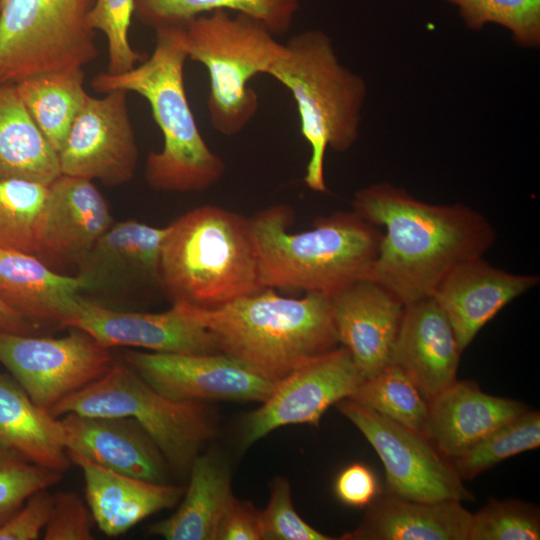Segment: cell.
I'll use <instances>...</instances> for the list:
<instances>
[{
    "instance_id": "1",
    "label": "cell",
    "mask_w": 540,
    "mask_h": 540,
    "mask_svg": "<svg viewBox=\"0 0 540 540\" xmlns=\"http://www.w3.org/2000/svg\"><path fill=\"white\" fill-rule=\"evenodd\" d=\"M353 212L385 228L369 278L404 305L431 297L458 264L482 257L495 243L493 225L463 203L432 204L390 182L359 189Z\"/></svg>"
},
{
    "instance_id": "2",
    "label": "cell",
    "mask_w": 540,
    "mask_h": 540,
    "mask_svg": "<svg viewBox=\"0 0 540 540\" xmlns=\"http://www.w3.org/2000/svg\"><path fill=\"white\" fill-rule=\"evenodd\" d=\"M187 305L219 353L273 384L339 343L323 294L287 298L264 288L217 307Z\"/></svg>"
},
{
    "instance_id": "3",
    "label": "cell",
    "mask_w": 540,
    "mask_h": 540,
    "mask_svg": "<svg viewBox=\"0 0 540 540\" xmlns=\"http://www.w3.org/2000/svg\"><path fill=\"white\" fill-rule=\"evenodd\" d=\"M184 35L185 27L157 28L147 60L124 73H99L91 81L97 92H134L149 103L163 136L162 149L150 152L145 164V179L157 191H205L222 179L226 169L202 137L187 100Z\"/></svg>"
},
{
    "instance_id": "4",
    "label": "cell",
    "mask_w": 540,
    "mask_h": 540,
    "mask_svg": "<svg viewBox=\"0 0 540 540\" xmlns=\"http://www.w3.org/2000/svg\"><path fill=\"white\" fill-rule=\"evenodd\" d=\"M292 210L269 206L248 219L263 288L332 296L368 279L383 232L356 213L336 212L290 233Z\"/></svg>"
},
{
    "instance_id": "5",
    "label": "cell",
    "mask_w": 540,
    "mask_h": 540,
    "mask_svg": "<svg viewBox=\"0 0 540 540\" xmlns=\"http://www.w3.org/2000/svg\"><path fill=\"white\" fill-rule=\"evenodd\" d=\"M167 228L159 286L172 303L212 308L264 289L248 219L202 205Z\"/></svg>"
},
{
    "instance_id": "6",
    "label": "cell",
    "mask_w": 540,
    "mask_h": 540,
    "mask_svg": "<svg viewBox=\"0 0 540 540\" xmlns=\"http://www.w3.org/2000/svg\"><path fill=\"white\" fill-rule=\"evenodd\" d=\"M267 75L288 89L297 105L300 131L311 150L306 186L327 192L326 151L347 152L357 142L366 81L340 62L331 38L320 29L299 32L283 43Z\"/></svg>"
},
{
    "instance_id": "7",
    "label": "cell",
    "mask_w": 540,
    "mask_h": 540,
    "mask_svg": "<svg viewBox=\"0 0 540 540\" xmlns=\"http://www.w3.org/2000/svg\"><path fill=\"white\" fill-rule=\"evenodd\" d=\"M263 23L247 15L216 10L185 26L184 46L208 71V111L212 127L224 136L242 132L258 111L259 100L248 84L266 74L283 43Z\"/></svg>"
},
{
    "instance_id": "8",
    "label": "cell",
    "mask_w": 540,
    "mask_h": 540,
    "mask_svg": "<svg viewBox=\"0 0 540 540\" xmlns=\"http://www.w3.org/2000/svg\"><path fill=\"white\" fill-rule=\"evenodd\" d=\"M49 413L55 418L68 413L130 417L156 443L170 471L182 478L215 433L214 418L202 402L164 396L123 359L114 360L101 378L57 403Z\"/></svg>"
},
{
    "instance_id": "9",
    "label": "cell",
    "mask_w": 540,
    "mask_h": 540,
    "mask_svg": "<svg viewBox=\"0 0 540 540\" xmlns=\"http://www.w3.org/2000/svg\"><path fill=\"white\" fill-rule=\"evenodd\" d=\"M94 0H4L0 8V83L69 68L97 58L88 23Z\"/></svg>"
},
{
    "instance_id": "10",
    "label": "cell",
    "mask_w": 540,
    "mask_h": 540,
    "mask_svg": "<svg viewBox=\"0 0 540 540\" xmlns=\"http://www.w3.org/2000/svg\"><path fill=\"white\" fill-rule=\"evenodd\" d=\"M60 338L0 331V363L39 407L49 410L101 378L114 359L76 328Z\"/></svg>"
},
{
    "instance_id": "11",
    "label": "cell",
    "mask_w": 540,
    "mask_h": 540,
    "mask_svg": "<svg viewBox=\"0 0 540 540\" xmlns=\"http://www.w3.org/2000/svg\"><path fill=\"white\" fill-rule=\"evenodd\" d=\"M337 403L380 457L389 493L422 502L473 499L450 462L425 435L349 398Z\"/></svg>"
},
{
    "instance_id": "12",
    "label": "cell",
    "mask_w": 540,
    "mask_h": 540,
    "mask_svg": "<svg viewBox=\"0 0 540 540\" xmlns=\"http://www.w3.org/2000/svg\"><path fill=\"white\" fill-rule=\"evenodd\" d=\"M128 92L88 95L57 153L62 175L119 186L135 174L138 147L127 105Z\"/></svg>"
},
{
    "instance_id": "13",
    "label": "cell",
    "mask_w": 540,
    "mask_h": 540,
    "mask_svg": "<svg viewBox=\"0 0 540 540\" xmlns=\"http://www.w3.org/2000/svg\"><path fill=\"white\" fill-rule=\"evenodd\" d=\"M362 380L345 347L310 359L279 381L261 407L245 417L242 446L247 448L282 426H317L324 412L348 398Z\"/></svg>"
},
{
    "instance_id": "14",
    "label": "cell",
    "mask_w": 540,
    "mask_h": 540,
    "mask_svg": "<svg viewBox=\"0 0 540 540\" xmlns=\"http://www.w3.org/2000/svg\"><path fill=\"white\" fill-rule=\"evenodd\" d=\"M123 360L150 386L178 401L264 402L275 385L222 353L177 354L126 350Z\"/></svg>"
},
{
    "instance_id": "15",
    "label": "cell",
    "mask_w": 540,
    "mask_h": 540,
    "mask_svg": "<svg viewBox=\"0 0 540 540\" xmlns=\"http://www.w3.org/2000/svg\"><path fill=\"white\" fill-rule=\"evenodd\" d=\"M113 223L107 202L91 180L61 174L48 185L33 255L56 272L77 266Z\"/></svg>"
},
{
    "instance_id": "16",
    "label": "cell",
    "mask_w": 540,
    "mask_h": 540,
    "mask_svg": "<svg viewBox=\"0 0 540 540\" xmlns=\"http://www.w3.org/2000/svg\"><path fill=\"white\" fill-rule=\"evenodd\" d=\"M68 327L90 334L101 345L135 347L157 353H219L211 334L190 313L187 303H173L160 313L120 311L81 295Z\"/></svg>"
},
{
    "instance_id": "17",
    "label": "cell",
    "mask_w": 540,
    "mask_h": 540,
    "mask_svg": "<svg viewBox=\"0 0 540 540\" xmlns=\"http://www.w3.org/2000/svg\"><path fill=\"white\" fill-rule=\"evenodd\" d=\"M330 299L339 343L363 380L374 376L391 363L405 305L371 279L359 280Z\"/></svg>"
},
{
    "instance_id": "18",
    "label": "cell",
    "mask_w": 540,
    "mask_h": 540,
    "mask_svg": "<svg viewBox=\"0 0 540 540\" xmlns=\"http://www.w3.org/2000/svg\"><path fill=\"white\" fill-rule=\"evenodd\" d=\"M166 227L135 220L113 225L77 265L85 292L122 296L146 286H159V261Z\"/></svg>"
},
{
    "instance_id": "19",
    "label": "cell",
    "mask_w": 540,
    "mask_h": 540,
    "mask_svg": "<svg viewBox=\"0 0 540 540\" xmlns=\"http://www.w3.org/2000/svg\"><path fill=\"white\" fill-rule=\"evenodd\" d=\"M540 282L535 274H516L482 257L464 261L436 286L431 297L447 316L463 352L502 308Z\"/></svg>"
},
{
    "instance_id": "20",
    "label": "cell",
    "mask_w": 540,
    "mask_h": 540,
    "mask_svg": "<svg viewBox=\"0 0 540 540\" xmlns=\"http://www.w3.org/2000/svg\"><path fill=\"white\" fill-rule=\"evenodd\" d=\"M59 420L67 452L121 474L168 483L171 471L163 454L134 419L68 413Z\"/></svg>"
},
{
    "instance_id": "21",
    "label": "cell",
    "mask_w": 540,
    "mask_h": 540,
    "mask_svg": "<svg viewBox=\"0 0 540 540\" xmlns=\"http://www.w3.org/2000/svg\"><path fill=\"white\" fill-rule=\"evenodd\" d=\"M461 353L447 316L432 297L405 305L390 364L427 401L457 381Z\"/></svg>"
},
{
    "instance_id": "22",
    "label": "cell",
    "mask_w": 540,
    "mask_h": 540,
    "mask_svg": "<svg viewBox=\"0 0 540 540\" xmlns=\"http://www.w3.org/2000/svg\"><path fill=\"white\" fill-rule=\"evenodd\" d=\"M526 411L519 401L484 393L470 381H456L428 401L423 435L452 459Z\"/></svg>"
},
{
    "instance_id": "23",
    "label": "cell",
    "mask_w": 540,
    "mask_h": 540,
    "mask_svg": "<svg viewBox=\"0 0 540 540\" xmlns=\"http://www.w3.org/2000/svg\"><path fill=\"white\" fill-rule=\"evenodd\" d=\"M85 289L77 275L59 274L33 254L0 248V300L37 328L68 327Z\"/></svg>"
},
{
    "instance_id": "24",
    "label": "cell",
    "mask_w": 540,
    "mask_h": 540,
    "mask_svg": "<svg viewBox=\"0 0 540 540\" xmlns=\"http://www.w3.org/2000/svg\"><path fill=\"white\" fill-rule=\"evenodd\" d=\"M67 454L82 471L93 519L107 536H119L147 517L174 507L184 495L182 486L135 478L84 456Z\"/></svg>"
},
{
    "instance_id": "25",
    "label": "cell",
    "mask_w": 540,
    "mask_h": 540,
    "mask_svg": "<svg viewBox=\"0 0 540 540\" xmlns=\"http://www.w3.org/2000/svg\"><path fill=\"white\" fill-rule=\"evenodd\" d=\"M472 513L462 501L422 502L388 493L369 504L344 540H468Z\"/></svg>"
},
{
    "instance_id": "26",
    "label": "cell",
    "mask_w": 540,
    "mask_h": 540,
    "mask_svg": "<svg viewBox=\"0 0 540 540\" xmlns=\"http://www.w3.org/2000/svg\"><path fill=\"white\" fill-rule=\"evenodd\" d=\"M0 453L64 472L69 467L59 418L35 404L24 389L0 373Z\"/></svg>"
},
{
    "instance_id": "27",
    "label": "cell",
    "mask_w": 540,
    "mask_h": 540,
    "mask_svg": "<svg viewBox=\"0 0 540 540\" xmlns=\"http://www.w3.org/2000/svg\"><path fill=\"white\" fill-rule=\"evenodd\" d=\"M183 500L170 517L149 527L166 540H215L222 514L233 497L229 467L214 453L197 455Z\"/></svg>"
},
{
    "instance_id": "28",
    "label": "cell",
    "mask_w": 540,
    "mask_h": 540,
    "mask_svg": "<svg viewBox=\"0 0 540 540\" xmlns=\"http://www.w3.org/2000/svg\"><path fill=\"white\" fill-rule=\"evenodd\" d=\"M60 175L58 155L28 113L16 84L0 83V179L49 185Z\"/></svg>"
},
{
    "instance_id": "29",
    "label": "cell",
    "mask_w": 540,
    "mask_h": 540,
    "mask_svg": "<svg viewBox=\"0 0 540 540\" xmlns=\"http://www.w3.org/2000/svg\"><path fill=\"white\" fill-rule=\"evenodd\" d=\"M83 68H69L30 77L16 84L28 113L58 153L87 96Z\"/></svg>"
},
{
    "instance_id": "30",
    "label": "cell",
    "mask_w": 540,
    "mask_h": 540,
    "mask_svg": "<svg viewBox=\"0 0 540 540\" xmlns=\"http://www.w3.org/2000/svg\"><path fill=\"white\" fill-rule=\"evenodd\" d=\"M302 0H136L137 20L154 30L185 27L197 16L216 10L235 11L263 23L273 34L288 32Z\"/></svg>"
},
{
    "instance_id": "31",
    "label": "cell",
    "mask_w": 540,
    "mask_h": 540,
    "mask_svg": "<svg viewBox=\"0 0 540 540\" xmlns=\"http://www.w3.org/2000/svg\"><path fill=\"white\" fill-rule=\"evenodd\" d=\"M348 398L423 434L428 401L394 364L362 380Z\"/></svg>"
},
{
    "instance_id": "32",
    "label": "cell",
    "mask_w": 540,
    "mask_h": 540,
    "mask_svg": "<svg viewBox=\"0 0 540 540\" xmlns=\"http://www.w3.org/2000/svg\"><path fill=\"white\" fill-rule=\"evenodd\" d=\"M540 445V415L526 411L499 427L459 456L450 464L460 478L470 480L501 461Z\"/></svg>"
},
{
    "instance_id": "33",
    "label": "cell",
    "mask_w": 540,
    "mask_h": 540,
    "mask_svg": "<svg viewBox=\"0 0 540 540\" xmlns=\"http://www.w3.org/2000/svg\"><path fill=\"white\" fill-rule=\"evenodd\" d=\"M48 185L25 179H0V248L33 254L37 219Z\"/></svg>"
},
{
    "instance_id": "34",
    "label": "cell",
    "mask_w": 540,
    "mask_h": 540,
    "mask_svg": "<svg viewBox=\"0 0 540 540\" xmlns=\"http://www.w3.org/2000/svg\"><path fill=\"white\" fill-rule=\"evenodd\" d=\"M445 1L458 8L464 24L472 31L496 24L507 29L518 46H540V0Z\"/></svg>"
},
{
    "instance_id": "35",
    "label": "cell",
    "mask_w": 540,
    "mask_h": 540,
    "mask_svg": "<svg viewBox=\"0 0 540 540\" xmlns=\"http://www.w3.org/2000/svg\"><path fill=\"white\" fill-rule=\"evenodd\" d=\"M539 511L534 505L515 499H491L472 513L468 540H538Z\"/></svg>"
},
{
    "instance_id": "36",
    "label": "cell",
    "mask_w": 540,
    "mask_h": 540,
    "mask_svg": "<svg viewBox=\"0 0 540 540\" xmlns=\"http://www.w3.org/2000/svg\"><path fill=\"white\" fill-rule=\"evenodd\" d=\"M135 2L136 0H94L90 10V27L101 31L107 40L106 72L109 74L131 70L142 59L141 53L132 48L128 39Z\"/></svg>"
},
{
    "instance_id": "37",
    "label": "cell",
    "mask_w": 540,
    "mask_h": 540,
    "mask_svg": "<svg viewBox=\"0 0 540 540\" xmlns=\"http://www.w3.org/2000/svg\"><path fill=\"white\" fill-rule=\"evenodd\" d=\"M62 472L0 453V526L34 493L58 483Z\"/></svg>"
},
{
    "instance_id": "38",
    "label": "cell",
    "mask_w": 540,
    "mask_h": 540,
    "mask_svg": "<svg viewBox=\"0 0 540 540\" xmlns=\"http://www.w3.org/2000/svg\"><path fill=\"white\" fill-rule=\"evenodd\" d=\"M262 540H331L308 525L296 512L289 482L277 477L271 483L269 503L260 511Z\"/></svg>"
},
{
    "instance_id": "39",
    "label": "cell",
    "mask_w": 540,
    "mask_h": 540,
    "mask_svg": "<svg viewBox=\"0 0 540 540\" xmlns=\"http://www.w3.org/2000/svg\"><path fill=\"white\" fill-rule=\"evenodd\" d=\"M93 538L89 514L82 499L73 492L55 494L43 539L91 540Z\"/></svg>"
},
{
    "instance_id": "40",
    "label": "cell",
    "mask_w": 540,
    "mask_h": 540,
    "mask_svg": "<svg viewBox=\"0 0 540 540\" xmlns=\"http://www.w3.org/2000/svg\"><path fill=\"white\" fill-rule=\"evenodd\" d=\"M54 495L46 489L31 495L4 524L0 540H35L44 531L53 507Z\"/></svg>"
},
{
    "instance_id": "41",
    "label": "cell",
    "mask_w": 540,
    "mask_h": 540,
    "mask_svg": "<svg viewBox=\"0 0 540 540\" xmlns=\"http://www.w3.org/2000/svg\"><path fill=\"white\" fill-rule=\"evenodd\" d=\"M260 511L234 496L219 521L215 540H261Z\"/></svg>"
},
{
    "instance_id": "42",
    "label": "cell",
    "mask_w": 540,
    "mask_h": 540,
    "mask_svg": "<svg viewBox=\"0 0 540 540\" xmlns=\"http://www.w3.org/2000/svg\"><path fill=\"white\" fill-rule=\"evenodd\" d=\"M378 480L373 471L362 463L343 469L335 481V493L345 504L354 507L369 505L378 495Z\"/></svg>"
},
{
    "instance_id": "43",
    "label": "cell",
    "mask_w": 540,
    "mask_h": 540,
    "mask_svg": "<svg viewBox=\"0 0 540 540\" xmlns=\"http://www.w3.org/2000/svg\"><path fill=\"white\" fill-rule=\"evenodd\" d=\"M37 327L0 300V331L31 335Z\"/></svg>"
},
{
    "instance_id": "44",
    "label": "cell",
    "mask_w": 540,
    "mask_h": 540,
    "mask_svg": "<svg viewBox=\"0 0 540 540\" xmlns=\"http://www.w3.org/2000/svg\"><path fill=\"white\" fill-rule=\"evenodd\" d=\"M3 1H4V0H0V8H1V5H2Z\"/></svg>"
}]
</instances>
